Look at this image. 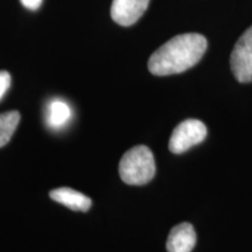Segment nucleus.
Returning <instances> with one entry per match:
<instances>
[{"label":"nucleus","instance_id":"3","mask_svg":"<svg viewBox=\"0 0 252 252\" xmlns=\"http://www.w3.org/2000/svg\"><path fill=\"white\" fill-rule=\"evenodd\" d=\"M206 137L207 127L202 122L197 119H187L181 122L173 130L168 145L169 151L172 153L181 154L195 145L202 143Z\"/></svg>","mask_w":252,"mask_h":252},{"label":"nucleus","instance_id":"8","mask_svg":"<svg viewBox=\"0 0 252 252\" xmlns=\"http://www.w3.org/2000/svg\"><path fill=\"white\" fill-rule=\"evenodd\" d=\"M71 109L64 100H50L46 110V122L54 130H60L65 126L71 119Z\"/></svg>","mask_w":252,"mask_h":252},{"label":"nucleus","instance_id":"4","mask_svg":"<svg viewBox=\"0 0 252 252\" xmlns=\"http://www.w3.org/2000/svg\"><path fill=\"white\" fill-rule=\"evenodd\" d=\"M231 70L241 83L252 82V26L242 34L230 58Z\"/></svg>","mask_w":252,"mask_h":252},{"label":"nucleus","instance_id":"9","mask_svg":"<svg viewBox=\"0 0 252 252\" xmlns=\"http://www.w3.org/2000/svg\"><path fill=\"white\" fill-rule=\"evenodd\" d=\"M20 112L8 111L0 113V147L5 146L11 140L20 122Z\"/></svg>","mask_w":252,"mask_h":252},{"label":"nucleus","instance_id":"11","mask_svg":"<svg viewBox=\"0 0 252 252\" xmlns=\"http://www.w3.org/2000/svg\"><path fill=\"white\" fill-rule=\"evenodd\" d=\"M20 1L26 8L31 9V11H35L40 7L43 0H20Z\"/></svg>","mask_w":252,"mask_h":252},{"label":"nucleus","instance_id":"10","mask_svg":"<svg viewBox=\"0 0 252 252\" xmlns=\"http://www.w3.org/2000/svg\"><path fill=\"white\" fill-rule=\"evenodd\" d=\"M9 86H11V75H9V72L0 70V99L4 97Z\"/></svg>","mask_w":252,"mask_h":252},{"label":"nucleus","instance_id":"2","mask_svg":"<svg viewBox=\"0 0 252 252\" xmlns=\"http://www.w3.org/2000/svg\"><path fill=\"white\" fill-rule=\"evenodd\" d=\"M119 175L125 184L131 186L149 184L156 175V160L152 151L145 145L128 150L119 162Z\"/></svg>","mask_w":252,"mask_h":252},{"label":"nucleus","instance_id":"7","mask_svg":"<svg viewBox=\"0 0 252 252\" xmlns=\"http://www.w3.org/2000/svg\"><path fill=\"white\" fill-rule=\"evenodd\" d=\"M49 196L52 200L63 204L64 207L76 212H88L91 207V198L72 188H56L50 190Z\"/></svg>","mask_w":252,"mask_h":252},{"label":"nucleus","instance_id":"6","mask_svg":"<svg viewBox=\"0 0 252 252\" xmlns=\"http://www.w3.org/2000/svg\"><path fill=\"white\" fill-rule=\"evenodd\" d=\"M196 244V234L190 223H180L169 232L166 248L168 252H191Z\"/></svg>","mask_w":252,"mask_h":252},{"label":"nucleus","instance_id":"1","mask_svg":"<svg viewBox=\"0 0 252 252\" xmlns=\"http://www.w3.org/2000/svg\"><path fill=\"white\" fill-rule=\"evenodd\" d=\"M206 37L197 33L172 37L158 48L149 60V70L156 76L180 74L194 67L207 50Z\"/></svg>","mask_w":252,"mask_h":252},{"label":"nucleus","instance_id":"5","mask_svg":"<svg viewBox=\"0 0 252 252\" xmlns=\"http://www.w3.org/2000/svg\"><path fill=\"white\" fill-rule=\"evenodd\" d=\"M150 0H113L111 18L121 26L137 23L149 7Z\"/></svg>","mask_w":252,"mask_h":252}]
</instances>
